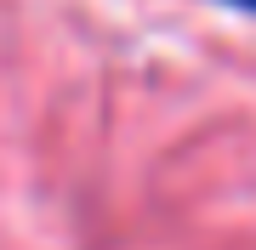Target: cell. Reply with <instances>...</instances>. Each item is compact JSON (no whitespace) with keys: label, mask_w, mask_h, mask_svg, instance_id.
<instances>
[{"label":"cell","mask_w":256,"mask_h":250,"mask_svg":"<svg viewBox=\"0 0 256 250\" xmlns=\"http://www.w3.org/2000/svg\"><path fill=\"white\" fill-rule=\"evenodd\" d=\"M228 6H245V11H256V0H228Z\"/></svg>","instance_id":"obj_1"}]
</instances>
